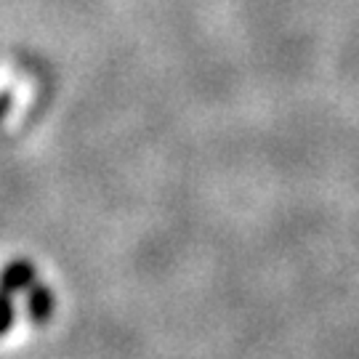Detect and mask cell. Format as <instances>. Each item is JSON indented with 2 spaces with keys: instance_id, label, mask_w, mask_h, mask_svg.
I'll return each instance as SVG.
<instances>
[]
</instances>
